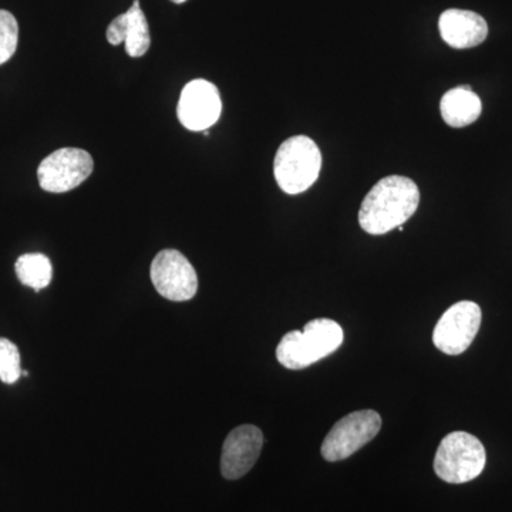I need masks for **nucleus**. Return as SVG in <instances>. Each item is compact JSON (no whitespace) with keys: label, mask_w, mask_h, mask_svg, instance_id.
<instances>
[{"label":"nucleus","mask_w":512,"mask_h":512,"mask_svg":"<svg viewBox=\"0 0 512 512\" xmlns=\"http://www.w3.org/2000/svg\"><path fill=\"white\" fill-rule=\"evenodd\" d=\"M420 190L410 178L389 175L369 191L359 211V224L370 235L402 227L417 211Z\"/></svg>","instance_id":"obj_1"},{"label":"nucleus","mask_w":512,"mask_h":512,"mask_svg":"<svg viewBox=\"0 0 512 512\" xmlns=\"http://www.w3.org/2000/svg\"><path fill=\"white\" fill-rule=\"evenodd\" d=\"M343 338L342 326L335 320L313 319L303 330L286 333L276 348V359L286 369H306L336 352Z\"/></svg>","instance_id":"obj_2"},{"label":"nucleus","mask_w":512,"mask_h":512,"mask_svg":"<svg viewBox=\"0 0 512 512\" xmlns=\"http://www.w3.org/2000/svg\"><path fill=\"white\" fill-rule=\"evenodd\" d=\"M322 168V154L312 138L295 136L279 147L274 174L279 188L289 195L301 194L315 184Z\"/></svg>","instance_id":"obj_3"},{"label":"nucleus","mask_w":512,"mask_h":512,"mask_svg":"<svg viewBox=\"0 0 512 512\" xmlns=\"http://www.w3.org/2000/svg\"><path fill=\"white\" fill-rule=\"evenodd\" d=\"M487 454L483 443L466 431H454L441 440L434 471L448 484H464L483 473Z\"/></svg>","instance_id":"obj_4"},{"label":"nucleus","mask_w":512,"mask_h":512,"mask_svg":"<svg viewBox=\"0 0 512 512\" xmlns=\"http://www.w3.org/2000/svg\"><path fill=\"white\" fill-rule=\"evenodd\" d=\"M382 429V417L375 410H359L340 419L326 439L320 453L329 463L346 460L370 443Z\"/></svg>","instance_id":"obj_5"},{"label":"nucleus","mask_w":512,"mask_h":512,"mask_svg":"<svg viewBox=\"0 0 512 512\" xmlns=\"http://www.w3.org/2000/svg\"><path fill=\"white\" fill-rule=\"evenodd\" d=\"M93 158L82 148H60L39 165L40 187L53 194H63L82 185L93 173Z\"/></svg>","instance_id":"obj_6"},{"label":"nucleus","mask_w":512,"mask_h":512,"mask_svg":"<svg viewBox=\"0 0 512 512\" xmlns=\"http://www.w3.org/2000/svg\"><path fill=\"white\" fill-rule=\"evenodd\" d=\"M480 306L471 301H461L451 306L441 316L433 332V343L440 352L457 356L470 348L481 326Z\"/></svg>","instance_id":"obj_7"},{"label":"nucleus","mask_w":512,"mask_h":512,"mask_svg":"<svg viewBox=\"0 0 512 512\" xmlns=\"http://www.w3.org/2000/svg\"><path fill=\"white\" fill-rule=\"evenodd\" d=\"M150 276L156 291L168 301H190L198 291L194 266L175 249L158 252L151 264Z\"/></svg>","instance_id":"obj_8"},{"label":"nucleus","mask_w":512,"mask_h":512,"mask_svg":"<svg viewBox=\"0 0 512 512\" xmlns=\"http://www.w3.org/2000/svg\"><path fill=\"white\" fill-rule=\"evenodd\" d=\"M222 101L217 86L207 80H192L178 101V120L187 130L207 131L220 119Z\"/></svg>","instance_id":"obj_9"},{"label":"nucleus","mask_w":512,"mask_h":512,"mask_svg":"<svg viewBox=\"0 0 512 512\" xmlns=\"http://www.w3.org/2000/svg\"><path fill=\"white\" fill-rule=\"evenodd\" d=\"M264 447V434L252 424H244L228 434L221 456L222 477L238 480L255 466Z\"/></svg>","instance_id":"obj_10"},{"label":"nucleus","mask_w":512,"mask_h":512,"mask_svg":"<svg viewBox=\"0 0 512 512\" xmlns=\"http://www.w3.org/2000/svg\"><path fill=\"white\" fill-rule=\"evenodd\" d=\"M441 39L454 49H471L481 45L488 36L483 16L471 10L448 9L439 20Z\"/></svg>","instance_id":"obj_11"},{"label":"nucleus","mask_w":512,"mask_h":512,"mask_svg":"<svg viewBox=\"0 0 512 512\" xmlns=\"http://www.w3.org/2000/svg\"><path fill=\"white\" fill-rule=\"evenodd\" d=\"M106 36L110 45L119 46L124 43L130 57L146 55L151 37L146 15L140 8V0H134L133 6L126 13L111 20Z\"/></svg>","instance_id":"obj_12"},{"label":"nucleus","mask_w":512,"mask_h":512,"mask_svg":"<svg viewBox=\"0 0 512 512\" xmlns=\"http://www.w3.org/2000/svg\"><path fill=\"white\" fill-rule=\"evenodd\" d=\"M440 111L448 126L461 128L470 126L478 120L483 111V104L470 86H461L444 94L440 101Z\"/></svg>","instance_id":"obj_13"},{"label":"nucleus","mask_w":512,"mask_h":512,"mask_svg":"<svg viewBox=\"0 0 512 512\" xmlns=\"http://www.w3.org/2000/svg\"><path fill=\"white\" fill-rule=\"evenodd\" d=\"M16 275L23 285L36 292L47 288L52 282L53 266L50 259L43 254H25L20 256L15 265Z\"/></svg>","instance_id":"obj_14"},{"label":"nucleus","mask_w":512,"mask_h":512,"mask_svg":"<svg viewBox=\"0 0 512 512\" xmlns=\"http://www.w3.org/2000/svg\"><path fill=\"white\" fill-rule=\"evenodd\" d=\"M19 26L15 16L0 9V66L12 59L18 49Z\"/></svg>","instance_id":"obj_15"},{"label":"nucleus","mask_w":512,"mask_h":512,"mask_svg":"<svg viewBox=\"0 0 512 512\" xmlns=\"http://www.w3.org/2000/svg\"><path fill=\"white\" fill-rule=\"evenodd\" d=\"M22 376L20 352L15 343L0 338V380L5 384H15Z\"/></svg>","instance_id":"obj_16"},{"label":"nucleus","mask_w":512,"mask_h":512,"mask_svg":"<svg viewBox=\"0 0 512 512\" xmlns=\"http://www.w3.org/2000/svg\"><path fill=\"white\" fill-rule=\"evenodd\" d=\"M173 3H177V5H181V3L187 2V0H171Z\"/></svg>","instance_id":"obj_17"}]
</instances>
